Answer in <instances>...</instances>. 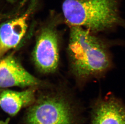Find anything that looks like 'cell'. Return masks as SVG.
<instances>
[{
	"instance_id": "obj_1",
	"label": "cell",
	"mask_w": 125,
	"mask_h": 124,
	"mask_svg": "<svg viewBox=\"0 0 125 124\" xmlns=\"http://www.w3.org/2000/svg\"><path fill=\"white\" fill-rule=\"evenodd\" d=\"M115 43L81 27L70 26V66L80 87L102 78L113 68L111 48Z\"/></svg>"
},
{
	"instance_id": "obj_2",
	"label": "cell",
	"mask_w": 125,
	"mask_h": 124,
	"mask_svg": "<svg viewBox=\"0 0 125 124\" xmlns=\"http://www.w3.org/2000/svg\"><path fill=\"white\" fill-rule=\"evenodd\" d=\"M121 0H65L62 11L70 26L81 27L98 34L118 27L125 28L121 15Z\"/></svg>"
},
{
	"instance_id": "obj_3",
	"label": "cell",
	"mask_w": 125,
	"mask_h": 124,
	"mask_svg": "<svg viewBox=\"0 0 125 124\" xmlns=\"http://www.w3.org/2000/svg\"><path fill=\"white\" fill-rule=\"evenodd\" d=\"M78 106L68 96H42L30 107L27 124H81Z\"/></svg>"
},
{
	"instance_id": "obj_4",
	"label": "cell",
	"mask_w": 125,
	"mask_h": 124,
	"mask_svg": "<svg viewBox=\"0 0 125 124\" xmlns=\"http://www.w3.org/2000/svg\"><path fill=\"white\" fill-rule=\"evenodd\" d=\"M58 35L54 28L48 26L43 28L37 39L33 57L38 69L44 73L54 71L59 61Z\"/></svg>"
},
{
	"instance_id": "obj_5",
	"label": "cell",
	"mask_w": 125,
	"mask_h": 124,
	"mask_svg": "<svg viewBox=\"0 0 125 124\" xmlns=\"http://www.w3.org/2000/svg\"><path fill=\"white\" fill-rule=\"evenodd\" d=\"M90 124H125V103L113 94L100 96L90 106Z\"/></svg>"
},
{
	"instance_id": "obj_6",
	"label": "cell",
	"mask_w": 125,
	"mask_h": 124,
	"mask_svg": "<svg viewBox=\"0 0 125 124\" xmlns=\"http://www.w3.org/2000/svg\"><path fill=\"white\" fill-rule=\"evenodd\" d=\"M39 83L13 56L0 60V88L33 87Z\"/></svg>"
},
{
	"instance_id": "obj_7",
	"label": "cell",
	"mask_w": 125,
	"mask_h": 124,
	"mask_svg": "<svg viewBox=\"0 0 125 124\" xmlns=\"http://www.w3.org/2000/svg\"><path fill=\"white\" fill-rule=\"evenodd\" d=\"M32 9L0 25V59L19 44L26 33L28 20Z\"/></svg>"
},
{
	"instance_id": "obj_8",
	"label": "cell",
	"mask_w": 125,
	"mask_h": 124,
	"mask_svg": "<svg viewBox=\"0 0 125 124\" xmlns=\"http://www.w3.org/2000/svg\"><path fill=\"white\" fill-rule=\"evenodd\" d=\"M35 93L32 88L21 91L2 89L0 91V107L6 113L15 116L21 108L33 103Z\"/></svg>"
},
{
	"instance_id": "obj_9",
	"label": "cell",
	"mask_w": 125,
	"mask_h": 124,
	"mask_svg": "<svg viewBox=\"0 0 125 124\" xmlns=\"http://www.w3.org/2000/svg\"><path fill=\"white\" fill-rule=\"evenodd\" d=\"M11 13H3L0 12V23L3 21V20L11 18Z\"/></svg>"
},
{
	"instance_id": "obj_10",
	"label": "cell",
	"mask_w": 125,
	"mask_h": 124,
	"mask_svg": "<svg viewBox=\"0 0 125 124\" xmlns=\"http://www.w3.org/2000/svg\"><path fill=\"white\" fill-rule=\"evenodd\" d=\"M7 0L10 1V2H13L15 0Z\"/></svg>"
}]
</instances>
